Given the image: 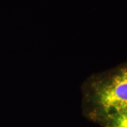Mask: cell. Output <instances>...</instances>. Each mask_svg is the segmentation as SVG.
<instances>
[{"mask_svg":"<svg viewBox=\"0 0 127 127\" xmlns=\"http://www.w3.org/2000/svg\"><path fill=\"white\" fill-rule=\"evenodd\" d=\"M81 94L82 113L97 124L127 108V62L91 75L82 84Z\"/></svg>","mask_w":127,"mask_h":127,"instance_id":"cell-1","label":"cell"},{"mask_svg":"<svg viewBox=\"0 0 127 127\" xmlns=\"http://www.w3.org/2000/svg\"><path fill=\"white\" fill-rule=\"evenodd\" d=\"M99 125L102 127H127V108L108 117Z\"/></svg>","mask_w":127,"mask_h":127,"instance_id":"cell-2","label":"cell"}]
</instances>
